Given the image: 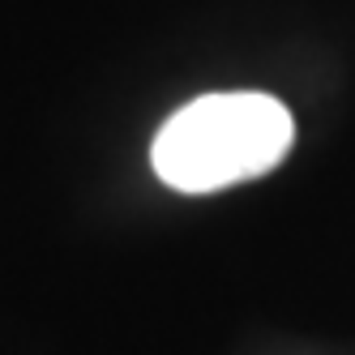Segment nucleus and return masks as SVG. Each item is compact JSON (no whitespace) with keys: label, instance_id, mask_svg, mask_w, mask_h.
Segmentation results:
<instances>
[{"label":"nucleus","instance_id":"f257e3e1","mask_svg":"<svg viewBox=\"0 0 355 355\" xmlns=\"http://www.w3.org/2000/svg\"><path fill=\"white\" fill-rule=\"evenodd\" d=\"M295 141L291 112L270 94H201L175 112L155 146L159 180L180 193H214L244 180H257L287 159Z\"/></svg>","mask_w":355,"mask_h":355}]
</instances>
